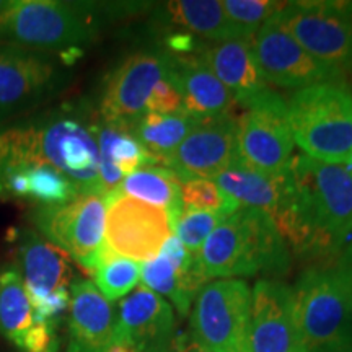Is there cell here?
Returning a JSON list of instances; mask_svg holds the SVG:
<instances>
[{
    "mask_svg": "<svg viewBox=\"0 0 352 352\" xmlns=\"http://www.w3.org/2000/svg\"><path fill=\"white\" fill-rule=\"evenodd\" d=\"M294 197L276 227L298 256H340L352 232V171L342 164H324L303 155L290 165Z\"/></svg>",
    "mask_w": 352,
    "mask_h": 352,
    "instance_id": "obj_1",
    "label": "cell"
},
{
    "mask_svg": "<svg viewBox=\"0 0 352 352\" xmlns=\"http://www.w3.org/2000/svg\"><path fill=\"white\" fill-rule=\"evenodd\" d=\"M0 140L3 148L0 178L12 170L47 165L76 184L78 195L103 196L95 126H85L64 113L44 114L28 124L2 131Z\"/></svg>",
    "mask_w": 352,
    "mask_h": 352,
    "instance_id": "obj_2",
    "label": "cell"
},
{
    "mask_svg": "<svg viewBox=\"0 0 352 352\" xmlns=\"http://www.w3.org/2000/svg\"><path fill=\"white\" fill-rule=\"evenodd\" d=\"M303 352H352V250L308 267L290 287Z\"/></svg>",
    "mask_w": 352,
    "mask_h": 352,
    "instance_id": "obj_3",
    "label": "cell"
},
{
    "mask_svg": "<svg viewBox=\"0 0 352 352\" xmlns=\"http://www.w3.org/2000/svg\"><path fill=\"white\" fill-rule=\"evenodd\" d=\"M197 259L206 279L280 276L290 267V250L270 215L239 208L215 227Z\"/></svg>",
    "mask_w": 352,
    "mask_h": 352,
    "instance_id": "obj_4",
    "label": "cell"
},
{
    "mask_svg": "<svg viewBox=\"0 0 352 352\" xmlns=\"http://www.w3.org/2000/svg\"><path fill=\"white\" fill-rule=\"evenodd\" d=\"M285 111L303 155L324 164H347L352 153V91L346 83L296 90Z\"/></svg>",
    "mask_w": 352,
    "mask_h": 352,
    "instance_id": "obj_5",
    "label": "cell"
},
{
    "mask_svg": "<svg viewBox=\"0 0 352 352\" xmlns=\"http://www.w3.org/2000/svg\"><path fill=\"white\" fill-rule=\"evenodd\" d=\"M98 32L91 7L51 0H13L0 15V43L23 50L78 56Z\"/></svg>",
    "mask_w": 352,
    "mask_h": 352,
    "instance_id": "obj_6",
    "label": "cell"
},
{
    "mask_svg": "<svg viewBox=\"0 0 352 352\" xmlns=\"http://www.w3.org/2000/svg\"><path fill=\"white\" fill-rule=\"evenodd\" d=\"M252 289L243 279L202 285L191 307L189 336L208 352H250Z\"/></svg>",
    "mask_w": 352,
    "mask_h": 352,
    "instance_id": "obj_7",
    "label": "cell"
},
{
    "mask_svg": "<svg viewBox=\"0 0 352 352\" xmlns=\"http://www.w3.org/2000/svg\"><path fill=\"white\" fill-rule=\"evenodd\" d=\"M294 142L285 101L270 90L236 116V165L267 176L287 175Z\"/></svg>",
    "mask_w": 352,
    "mask_h": 352,
    "instance_id": "obj_8",
    "label": "cell"
},
{
    "mask_svg": "<svg viewBox=\"0 0 352 352\" xmlns=\"http://www.w3.org/2000/svg\"><path fill=\"white\" fill-rule=\"evenodd\" d=\"M274 19L308 54L344 76L352 52V2H284Z\"/></svg>",
    "mask_w": 352,
    "mask_h": 352,
    "instance_id": "obj_9",
    "label": "cell"
},
{
    "mask_svg": "<svg viewBox=\"0 0 352 352\" xmlns=\"http://www.w3.org/2000/svg\"><path fill=\"white\" fill-rule=\"evenodd\" d=\"M104 245L131 261H151L171 236L173 223L165 209L113 191L104 196Z\"/></svg>",
    "mask_w": 352,
    "mask_h": 352,
    "instance_id": "obj_10",
    "label": "cell"
},
{
    "mask_svg": "<svg viewBox=\"0 0 352 352\" xmlns=\"http://www.w3.org/2000/svg\"><path fill=\"white\" fill-rule=\"evenodd\" d=\"M34 223L52 245L90 271L103 245L107 202L103 196L78 195L65 204L44 206L36 210Z\"/></svg>",
    "mask_w": 352,
    "mask_h": 352,
    "instance_id": "obj_11",
    "label": "cell"
},
{
    "mask_svg": "<svg viewBox=\"0 0 352 352\" xmlns=\"http://www.w3.org/2000/svg\"><path fill=\"white\" fill-rule=\"evenodd\" d=\"M252 47L267 85L302 90L321 83H346L341 72L308 54L274 16L259 26Z\"/></svg>",
    "mask_w": 352,
    "mask_h": 352,
    "instance_id": "obj_12",
    "label": "cell"
},
{
    "mask_svg": "<svg viewBox=\"0 0 352 352\" xmlns=\"http://www.w3.org/2000/svg\"><path fill=\"white\" fill-rule=\"evenodd\" d=\"M165 51H140L122 60L108 77L100 113L107 124L129 131L145 114V104L155 83L168 74Z\"/></svg>",
    "mask_w": 352,
    "mask_h": 352,
    "instance_id": "obj_13",
    "label": "cell"
},
{
    "mask_svg": "<svg viewBox=\"0 0 352 352\" xmlns=\"http://www.w3.org/2000/svg\"><path fill=\"white\" fill-rule=\"evenodd\" d=\"M236 165V116L232 113L196 120L165 166L179 182L215 179Z\"/></svg>",
    "mask_w": 352,
    "mask_h": 352,
    "instance_id": "obj_14",
    "label": "cell"
},
{
    "mask_svg": "<svg viewBox=\"0 0 352 352\" xmlns=\"http://www.w3.org/2000/svg\"><path fill=\"white\" fill-rule=\"evenodd\" d=\"M57 82L59 67L47 52L0 43V124L41 103Z\"/></svg>",
    "mask_w": 352,
    "mask_h": 352,
    "instance_id": "obj_15",
    "label": "cell"
},
{
    "mask_svg": "<svg viewBox=\"0 0 352 352\" xmlns=\"http://www.w3.org/2000/svg\"><path fill=\"white\" fill-rule=\"evenodd\" d=\"M175 331L173 307L142 285L121 300L113 342H124L138 352H170Z\"/></svg>",
    "mask_w": 352,
    "mask_h": 352,
    "instance_id": "obj_16",
    "label": "cell"
},
{
    "mask_svg": "<svg viewBox=\"0 0 352 352\" xmlns=\"http://www.w3.org/2000/svg\"><path fill=\"white\" fill-rule=\"evenodd\" d=\"M250 352H303L292 315V294L280 280L261 279L252 290Z\"/></svg>",
    "mask_w": 352,
    "mask_h": 352,
    "instance_id": "obj_17",
    "label": "cell"
},
{
    "mask_svg": "<svg viewBox=\"0 0 352 352\" xmlns=\"http://www.w3.org/2000/svg\"><path fill=\"white\" fill-rule=\"evenodd\" d=\"M140 277L144 287L170 298L182 316L191 310L196 296L208 280L199 259L184 248L176 235L165 241L155 258L140 266Z\"/></svg>",
    "mask_w": 352,
    "mask_h": 352,
    "instance_id": "obj_18",
    "label": "cell"
},
{
    "mask_svg": "<svg viewBox=\"0 0 352 352\" xmlns=\"http://www.w3.org/2000/svg\"><path fill=\"white\" fill-rule=\"evenodd\" d=\"M67 352H104L114 341L116 315L108 298L90 280L70 285Z\"/></svg>",
    "mask_w": 352,
    "mask_h": 352,
    "instance_id": "obj_19",
    "label": "cell"
},
{
    "mask_svg": "<svg viewBox=\"0 0 352 352\" xmlns=\"http://www.w3.org/2000/svg\"><path fill=\"white\" fill-rule=\"evenodd\" d=\"M166 56L170 60L168 77L182 94L184 113L195 120L232 113L235 98L199 54Z\"/></svg>",
    "mask_w": 352,
    "mask_h": 352,
    "instance_id": "obj_20",
    "label": "cell"
},
{
    "mask_svg": "<svg viewBox=\"0 0 352 352\" xmlns=\"http://www.w3.org/2000/svg\"><path fill=\"white\" fill-rule=\"evenodd\" d=\"M199 56L214 76L228 88L236 103L243 107H248L271 90L256 63L252 41L235 39L206 43Z\"/></svg>",
    "mask_w": 352,
    "mask_h": 352,
    "instance_id": "obj_21",
    "label": "cell"
},
{
    "mask_svg": "<svg viewBox=\"0 0 352 352\" xmlns=\"http://www.w3.org/2000/svg\"><path fill=\"white\" fill-rule=\"evenodd\" d=\"M19 256L23 272L21 279L32 305L59 290H69L74 271L63 250L34 232L25 230L20 239Z\"/></svg>",
    "mask_w": 352,
    "mask_h": 352,
    "instance_id": "obj_22",
    "label": "cell"
},
{
    "mask_svg": "<svg viewBox=\"0 0 352 352\" xmlns=\"http://www.w3.org/2000/svg\"><path fill=\"white\" fill-rule=\"evenodd\" d=\"M164 20L183 33L208 43L252 41L256 32L243 28L228 19L219 0H175L164 7Z\"/></svg>",
    "mask_w": 352,
    "mask_h": 352,
    "instance_id": "obj_23",
    "label": "cell"
},
{
    "mask_svg": "<svg viewBox=\"0 0 352 352\" xmlns=\"http://www.w3.org/2000/svg\"><path fill=\"white\" fill-rule=\"evenodd\" d=\"M214 182L239 208L261 210L270 217L279 212L294 195L290 173L267 176L235 165L222 171Z\"/></svg>",
    "mask_w": 352,
    "mask_h": 352,
    "instance_id": "obj_24",
    "label": "cell"
},
{
    "mask_svg": "<svg viewBox=\"0 0 352 352\" xmlns=\"http://www.w3.org/2000/svg\"><path fill=\"white\" fill-rule=\"evenodd\" d=\"M95 135L100 151L98 176L103 197L116 191L134 171L155 165L134 135L122 127L103 122V126H95Z\"/></svg>",
    "mask_w": 352,
    "mask_h": 352,
    "instance_id": "obj_25",
    "label": "cell"
},
{
    "mask_svg": "<svg viewBox=\"0 0 352 352\" xmlns=\"http://www.w3.org/2000/svg\"><path fill=\"white\" fill-rule=\"evenodd\" d=\"M116 191L122 195L142 201L145 204L155 206L168 212L171 223H175L182 215V182L173 171L166 166L147 165L124 178Z\"/></svg>",
    "mask_w": 352,
    "mask_h": 352,
    "instance_id": "obj_26",
    "label": "cell"
},
{
    "mask_svg": "<svg viewBox=\"0 0 352 352\" xmlns=\"http://www.w3.org/2000/svg\"><path fill=\"white\" fill-rule=\"evenodd\" d=\"M195 121V118L184 111L170 114V116L145 113L132 126L131 134L140 144V147L148 153L153 164H162L165 166L166 160L173 155V152L191 131Z\"/></svg>",
    "mask_w": 352,
    "mask_h": 352,
    "instance_id": "obj_27",
    "label": "cell"
},
{
    "mask_svg": "<svg viewBox=\"0 0 352 352\" xmlns=\"http://www.w3.org/2000/svg\"><path fill=\"white\" fill-rule=\"evenodd\" d=\"M33 323L34 310L21 274L16 270L0 271V334L19 346Z\"/></svg>",
    "mask_w": 352,
    "mask_h": 352,
    "instance_id": "obj_28",
    "label": "cell"
},
{
    "mask_svg": "<svg viewBox=\"0 0 352 352\" xmlns=\"http://www.w3.org/2000/svg\"><path fill=\"white\" fill-rule=\"evenodd\" d=\"M96 289L109 302L124 298L140 279L139 263L118 256L107 245H101L91 264Z\"/></svg>",
    "mask_w": 352,
    "mask_h": 352,
    "instance_id": "obj_29",
    "label": "cell"
},
{
    "mask_svg": "<svg viewBox=\"0 0 352 352\" xmlns=\"http://www.w3.org/2000/svg\"><path fill=\"white\" fill-rule=\"evenodd\" d=\"M23 171L28 179V196L43 206L65 204L78 196L76 184L51 166L32 165L26 166Z\"/></svg>",
    "mask_w": 352,
    "mask_h": 352,
    "instance_id": "obj_30",
    "label": "cell"
},
{
    "mask_svg": "<svg viewBox=\"0 0 352 352\" xmlns=\"http://www.w3.org/2000/svg\"><path fill=\"white\" fill-rule=\"evenodd\" d=\"M183 212H214L230 215L239 206L222 192L214 179H189L182 183Z\"/></svg>",
    "mask_w": 352,
    "mask_h": 352,
    "instance_id": "obj_31",
    "label": "cell"
},
{
    "mask_svg": "<svg viewBox=\"0 0 352 352\" xmlns=\"http://www.w3.org/2000/svg\"><path fill=\"white\" fill-rule=\"evenodd\" d=\"M227 215L214 212H182L175 223L176 239L192 256H197L208 236Z\"/></svg>",
    "mask_w": 352,
    "mask_h": 352,
    "instance_id": "obj_32",
    "label": "cell"
},
{
    "mask_svg": "<svg viewBox=\"0 0 352 352\" xmlns=\"http://www.w3.org/2000/svg\"><path fill=\"white\" fill-rule=\"evenodd\" d=\"M223 10L233 23L243 28L258 32L259 26L276 15L284 6V2L271 0H226L222 2Z\"/></svg>",
    "mask_w": 352,
    "mask_h": 352,
    "instance_id": "obj_33",
    "label": "cell"
},
{
    "mask_svg": "<svg viewBox=\"0 0 352 352\" xmlns=\"http://www.w3.org/2000/svg\"><path fill=\"white\" fill-rule=\"evenodd\" d=\"M145 111L155 114H178L183 113V98L179 94L178 87L168 77V74L164 78H160L152 88L151 96H148Z\"/></svg>",
    "mask_w": 352,
    "mask_h": 352,
    "instance_id": "obj_34",
    "label": "cell"
},
{
    "mask_svg": "<svg viewBox=\"0 0 352 352\" xmlns=\"http://www.w3.org/2000/svg\"><path fill=\"white\" fill-rule=\"evenodd\" d=\"M16 347L25 352H56L57 336L52 323L34 320L33 327L23 334Z\"/></svg>",
    "mask_w": 352,
    "mask_h": 352,
    "instance_id": "obj_35",
    "label": "cell"
},
{
    "mask_svg": "<svg viewBox=\"0 0 352 352\" xmlns=\"http://www.w3.org/2000/svg\"><path fill=\"white\" fill-rule=\"evenodd\" d=\"M170 352H208L201 344L192 340L189 334H183L175 340V344Z\"/></svg>",
    "mask_w": 352,
    "mask_h": 352,
    "instance_id": "obj_36",
    "label": "cell"
},
{
    "mask_svg": "<svg viewBox=\"0 0 352 352\" xmlns=\"http://www.w3.org/2000/svg\"><path fill=\"white\" fill-rule=\"evenodd\" d=\"M104 352H138V351L132 349L131 346L124 344V342H113V344L109 346Z\"/></svg>",
    "mask_w": 352,
    "mask_h": 352,
    "instance_id": "obj_37",
    "label": "cell"
},
{
    "mask_svg": "<svg viewBox=\"0 0 352 352\" xmlns=\"http://www.w3.org/2000/svg\"><path fill=\"white\" fill-rule=\"evenodd\" d=\"M344 80H346V83H347V80L352 83V52H351L349 60H347V64L344 67Z\"/></svg>",
    "mask_w": 352,
    "mask_h": 352,
    "instance_id": "obj_38",
    "label": "cell"
},
{
    "mask_svg": "<svg viewBox=\"0 0 352 352\" xmlns=\"http://www.w3.org/2000/svg\"><path fill=\"white\" fill-rule=\"evenodd\" d=\"M10 3H12V0H0V15H2V13L6 12L8 7H10Z\"/></svg>",
    "mask_w": 352,
    "mask_h": 352,
    "instance_id": "obj_39",
    "label": "cell"
},
{
    "mask_svg": "<svg viewBox=\"0 0 352 352\" xmlns=\"http://www.w3.org/2000/svg\"><path fill=\"white\" fill-rule=\"evenodd\" d=\"M347 166H349V170L352 171V153H351V157H349V160H347V164H346Z\"/></svg>",
    "mask_w": 352,
    "mask_h": 352,
    "instance_id": "obj_40",
    "label": "cell"
},
{
    "mask_svg": "<svg viewBox=\"0 0 352 352\" xmlns=\"http://www.w3.org/2000/svg\"><path fill=\"white\" fill-rule=\"evenodd\" d=\"M351 250H352V246H351Z\"/></svg>",
    "mask_w": 352,
    "mask_h": 352,
    "instance_id": "obj_41",
    "label": "cell"
}]
</instances>
